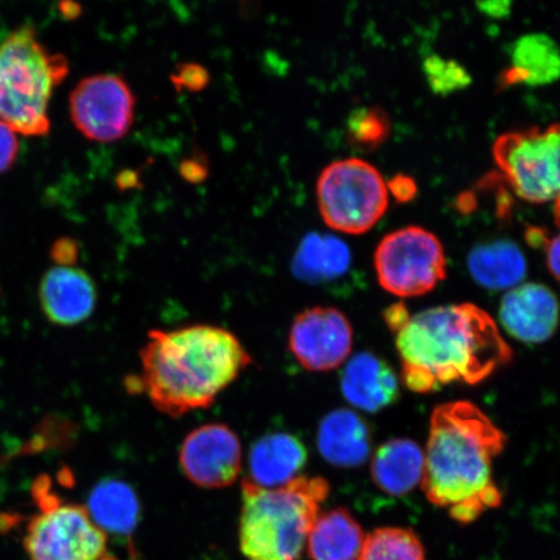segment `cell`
I'll list each match as a JSON object with an SVG mask.
<instances>
[{"instance_id":"24","label":"cell","mask_w":560,"mask_h":560,"mask_svg":"<svg viewBox=\"0 0 560 560\" xmlns=\"http://www.w3.org/2000/svg\"><path fill=\"white\" fill-rule=\"evenodd\" d=\"M357 560H427V557L415 530L381 527L366 535Z\"/></svg>"},{"instance_id":"6","label":"cell","mask_w":560,"mask_h":560,"mask_svg":"<svg viewBox=\"0 0 560 560\" xmlns=\"http://www.w3.org/2000/svg\"><path fill=\"white\" fill-rule=\"evenodd\" d=\"M317 202L328 228L349 235L365 234L387 212V182L365 160L335 161L319 175Z\"/></svg>"},{"instance_id":"29","label":"cell","mask_w":560,"mask_h":560,"mask_svg":"<svg viewBox=\"0 0 560 560\" xmlns=\"http://www.w3.org/2000/svg\"><path fill=\"white\" fill-rule=\"evenodd\" d=\"M556 217L560 228V202L556 205ZM546 260H548L549 270L558 282H560V231L546 247Z\"/></svg>"},{"instance_id":"12","label":"cell","mask_w":560,"mask_h":560,"mask_svg":"<svg viewBox=\"0 0 560 560\" xmlns=\"http://www.w3.org/2000/svg\"><path fill=\"white\" fill-rule=\"evenodd\" d=\"M179 465L195 486L220 489L234 485L242 470V444L226 424L209 423L188 433Z\"/></svg>"},{"instance_id":"30","label":"cell","mask_w":560,"mask_h":560,"mask_svg":"<svg viewBox=\"0 0 560 560\" xmlns=\"http://www.w3.org/2000/svg\"><path fill=\"white\" fill-rule=\"evenodd\" d=\"M79 256V249L75 247V243L70 240H61L56 242L52 248V257L56 262L60 266H70L77 260Z\"/></svg>"},{"instance_id":"25","label":"cell","mask_w":560,"mask_h":560,"mask_svg":"<svg viewBox=\"0 0 560 560\" xmlns=\"http://www.w3.org/2000/svg\"><path fill=\"white\" fill-rule=\"evenodd\" d=\"M390 135V121L381 108H360L348 121V139L354 149L371 151L384 144Z\"/></svg>"},{"instance_id":"11","label":"cell","mask_w":560,"mask_h":560,"mask_svg":"<svg viewBox=\"0 0 560 560\" xmlns=\"http://www.w3.org/2000/svg\"><path fill=\"white\" fill-rule=\"evenodd\" d=\"M289 347L305 370L326 373L349 359L353 328L347 315L336 307L314 306L293 319Z\"/></svg>"},{"instance_id":"4","label":"cell","mask_w":560,"mask_h":560,"mask_svg":"<svg viewBox=\"0 0 560 560\" xmlns=\"http://www.w3.org/2000/svg\"><path fill=\"white\" fill-rule=\"evenodd\" d=\"M242 492L243 555L249 560H298L330 485L320 476H299L284 487L266 489L244 479Z\"/></svg>"},{"instance_id":"20","label":"cell","mask_w":560,"mask_h":560,"mask_svg":"<svg viewBox=\"0 0 560 560\" xmlns=\"http://www.w3.org/2000/svg\"><path fill=\"white\" fill-rule=\"evenodd\" d=\"M511 65L502 73L503 85H548L560 79V50L545 34H528L515 42Z\"/></svg>"},{"instance_id":"2","label":"cell","mask_w":560,"mask_h":560,"mask_svg":"<svg viewBox=\"0 0 560 560\" xmlns=\"http://www.w3.org/2000/svg\"><path fill=\"white\" fill-rule=\"evenodd\" d=\"M506 435L478 406L453 401L432 412L424 452L422 485L433 506L452 520L470 524L502 503L493 481V462L505 450Z\"/></svg>"},{"instance_id":"1","label":"cell","mask_w":560,"mask_h":560,"mask_svg":"<svg viewBox=\"0 0 560 560\" xmlns=\"http://www.w3.org/2000/svg\"><path fill=\"white\" fill-rule=\"evenodd\" d=\"M384 318L395 334L402 382L419 395L454 383L478 384L513 359V349L493 318L474 304L435 306L416 314L396 304Z\"/></svg>"},{"instance_id":"16","label":"cell","mask_w":560,"mask_h":560,"mask_svg":"<svg viewBox=\"0 0 560 560\" xmlns=\"http://www.w3.org/2000/svg\"><path fill=\"white\" fill-rule=\"evenodd\" d=\"M318 451L328 464L340 468L360 467L373 450L365 419L349 409H338L322 419L317 433Z\"/></svg>"},{"instance_id":"3","label":"cell","mask_w":560,"mask_h":560,"mask_svg":"<svg viewBox=\"0 0 560 560\" xmlns=\"http://www.w3.org/2000/svg\"><path fill=\"white\" fill-rule=\"evenodd\" d=\"M139 355L138 387L171 418L209 408L252 363L233 332L209 325L152 330Z\"/></svg>"},{"instance_id":"27","label":"cell","mask_w":560,"mask_h":560,"mask_svg":"<svg viewBox=\"0 0 560 560\" xmlns=\"http://www.w3.org/2000/svg\"><path fill=\"white\" fill-rule=\"evenodd\" d=\"M172 81L178 90L200 91L208 85L209 74L206 68L199 65H182L177 68V72L172 77Z\"/></svg>"},{"instance_id":"26","label":"cell","mask_w":560,"mask_h":560,"mask_svg":"<svg viewBox=\"0 0 560 560\" xmlns=\"http://www.w3.org/2000/svg\"><path fill=\"white\" fill-rule=\"evenodd\" d=\"M427 74L436 91H451L466 86L467 74L455 62H447L439 58L427 61Z\"/></svg>"},{"instance_id":"23","label":"cell","mask_w":560,"mask_h":560,"mask_svg":"<svg viewBox=\"0 0 560 560\" xmlns=\"http://www.w3.org/2000/svg\"><path fill=\"white\" fill-rule=\"evenodd\" d=\"M139 510L135 490L120 480L101 481L89 497L88 511L91 520L105 534H131L137 527Z\"/></svg>"},{"instance_id":"22","label":"cell","mask_w":560,"mask_h":560,"mask_svg":"<svg viewBox=\"0 0 560 560\" xmlns=\"http://www.w3.org/2000/svg\"><path fill=\"white\" fill-rule=\"evenodd\" d=\"M352 264L348 245L339 237L313 233L300 243L292 269L305 282H331L346 275Z\"/></svg>"},{"instance_id":"28","label":"cell","mask_w":560,"mask_h":560,"mask_svg":"<svg viewBox=\"0 0 560 560\" xmlns=\"http://www.w3.org/2000/svg\"><path fill=\"white\" fill-rule=\"evenodd\" d=\"M19 152L20 143L16 132L0 121V174L9 171L16 163Z\"/></svg>"},{"instance_id":"13","label":"cell","mask_w":560,"mask_h":560,"mask_svg":"<svg viewBox=\"0 0 560 560\" xmlns=\"http://www.w3.org/2000/svg\"><path fill=\"white\" fill-rule=\"evenodd\" d=\"M500 322L510 336L524 345H542L558 330L559 300L544 284L516 285L502 298Z\"/></svg>"},{"instance_id":"18","label":"cell","mask_w":560,"mask_h":560,"mask_svg":"<svg viewBox=\"0 0 560 560\" xmlns=\"http://www.w3.org/2000/svg\"><path fill=\"white\" fill-rule=\"evenodd\" d=\"M424 452L410 439H390L377 447L371 459V478L384 493L409 494L422 485Z\"/></svg>"},{"instance_id":"14","label":"cell","mask_w":560,"mask_h":560,"mask_svg":"<svg viewBox=\"0 0 560 560\" xmlns=\"http://www.w3.org/2000/svg\"><path fill=\"white\" fill-rule=\"evenodd\" d=\"M39 299L42 310L52 324L75 326L94 313L97 291L86 271L58 266L42 279Z\"/></svg>"},{"instance_id":"7","label":"cell","mask_w":560,"mask_h":560,"mask_svg":"<svg viewBox=\"0 0 560 560\" xmlns=\"http://www.w3.org/2000/svg\"><path fill=\"white\" fill-rule=\"evenodd\" d=\"M493 159L521 199L560 202V122L502 135L494 142Z\"/></svg>"},{"instance_id":"9","label":"cell","mask_w":560,"mask_h":560,"mask_svg":"<svg viewBox=\"0 0 560 560\" xmlns=\"http://www.w3.org/2000/svg\"><path fill=\"white\" fill-rule=\"evenodd\" d=\"M40 513L27 525L24 546L31 560H104L107 534L88 509L40 497Z\"/></svg>"},{"instance_id":"10","label":"cell","mask_w":560,"mask_h":560,"mask_svg":"<svg viewBox=\"0 0 560 560\" xmlns=\"http://www.w3.org/2000/svg\"><path fill=\"white\" fill-rule=\"evenodd\" d=\"M69 112L82 136L101 143L116 142L135 122L136 97L120 75H90L70 94Z\"/></svg>"},{"instance_id":"31","label":"cell","mask_w":560,"mask_h":560,"mask_svg":"<svg viewBox=\"0 0 560 560\" xmlns=\"http://www.w3.org/2000/svg\"><path fill=\"white\" fill-rule=\"evenodd\" d=\"M387 186L389 194H394L395 198L401 201L410 200L417 191L416 182L402 175L392 179Z\"/></svg>"},{"instance_id":"8","label":"cell","mask_w":560,"mask_h":560,"mask_svg":"<svg viewBox=\"0 0 560 560\" xmlns=\"http://www.w3.org/2000/svg\"><path fill=\"white\" fill-rule=\"evenodd\" d=\"M383 289L398 298H416L435 290L446 278V256L435 234L409 226L385 235L374 256Z\"/></svg>"},{"instance_id":"15","label":"cell","mask_w":560,"mask_h":560,"mask_svg":"<svg viewBox=\"0 0 560 560\" xmlns=\"http://www.w3.org/2000/svg\"><path fill=\"white\" fill-rule=\"evenodd\" d=\"M340 384L346 400L361 411H381L400 397V383L394 369L369 352L355 354L348 361Z\"/></svg>"},{"instance_id":"19","label":"cell","mask_w":560,"mask_h":560,"mask_svg":"<svg viewBox=\"0 0 560 560\" xmlns=\"http://www.w3.org/2000/svg\"><path fill=\"white\" fill-rule=\"evenodd\" d=\"M475 282L489 291H510L527 277L528 265L520 245L495 240L476 245L467 257Z\"/></svg>"},{"instance_id":"17","label":"cell","mask_w":560,"mask_h":560,"mask_svg":"<svg viewBox=\"0 0 560 560\" xmlns=\"http://www.w3.org/2000/svg\"><path fill=\"white\" fill-rule=\"evenodd\" d=\"M306 460V447L296 436L269 433L252 446L248 479L266 489L284 487L299 478Z\"/></svg>"},{"instance_id":"32","label":"cell","mask_w":560,"mask_h":560,"mask_svg":"<svg viewBox=\"0 0 560 560\" xmlns=\"http://www.w3.org/2000/svg\"><path fill=\"white\" fill-rule=\"evenodd\" d=\"M182 174L187 180L200 182L206 178L207 167L206 164L200 163L199 160H187L182 165Z\"/></svg>"},{"instance_id":"5","label":"cell","mask_w":560,"mask_h":560,"mask_svg":"<svg viewBox=\"0 0 560 560\" xmlns=\"http://www.w3.org/2000/svg\"><path fill=\"white\" fill-rule=\"evenodd\" d=\"M68 74L66 56L48 50L32 25L13 31L0 42V121L16 135L47 136L48 105Z\"/></svg>"},{"instance_id":"21","label":"cell","mask_w":560,"mask_h":560,"mask_svg":"<svg viewBox=\"0 0 560 560\" xmlns=\"http://www.w3.org/2000/svg\"><path fill=\"white\" fill-rule=\"evenodd\" d=\"M365 537L354 516L347 509L338 508L318 515L306 548L312 560H357Z\"/></svg>"}]
</instances>
